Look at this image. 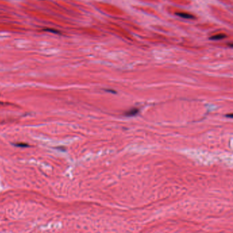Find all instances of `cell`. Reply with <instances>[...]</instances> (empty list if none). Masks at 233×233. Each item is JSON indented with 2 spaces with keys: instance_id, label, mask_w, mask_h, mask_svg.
Returning a JSON list of instances; mask_svg holds the SVG:
<instances>
[{
  "instance_id": "6da1fadb",
  "label": "cell",
  "mask_w": 233,
  "mask_h": 233,
  "mask_svg": "<svg viewBox=\"0 0 233 233\" xmlns=\"http://www.w3.org/2000/svg\"><path fill=\"white\" fill-rule=\"evenodd\" d=\"M176 15L181 18L186 19H194L196 18L193 15L189 14V13H187V12H176Z\"/></svg>"
},
{
  "instance_id": "7a4b0ae2",
  "label": "cell",
  "mask_w": 233,
  "mask_h": 233,
  "mask_svg": "<svg viewBox=\"0 0 233 233\" xmlns=\"http://www.w3.org/2000/svg\"><path fill=\"white\" fill-rule=\"evenodd\" d=\"M226 37H227V36L224 34H219L210 37V39L213 40H219L224 39V38Z\"/></svg>"
},
{
  "instance_id": "3957f363",
  "label": "cell",
  "mask_w": 233,
  "mask_h": 233,
  "mask_svg": "<svg viewBox=\"0 0 233 233\" xmlns=\"http://www.w3.org/2000/svg\"><path fill=\"white\" fill-rule=\"evenodd\" d=\"M139 112V109H136V108H133L130 110H129L128 112H125V115L127 116H135Z\"/></svg>"
},
{
  "instance_id": "277c9868",
  "label": "cell",
  "mask_w": 233,
  "mask_h": 233,
  "mask_svg": "<svg viewBox=\"0 0 233 233\" xmlns=\"http://www.w3.org/2000/svg\"><path fill=\"white\" fill-rule=\"evenodd\" d=\"M43 30L45 31V32H52V33H53V34H60L59 31H57L56 30H54V29H52V28H46V29H44Z\"/></svg>"
},
{
  "instance_id": "5b68a950",
  "label": "cell",
  "mask_w": 233,
  "mask_h": 233,
  "mask_svg": "<svg viewBox=\"0 0 233 233\" xmlns=\"http://www.w3.org/2000/svg\"><path fill=\"white\" fill-rule=\"evenodd\" d=\"M17 146H23V147H25V146H28V145L27 144H17Z\"/></svg>"
},
{
  "instance_id": "8992f818",
  "label": "cell",
  "mask_w": 233,
  "mask_h": 233,
  "mask_svg": "<svg viewBox=\"0 0 233 233\" xmlns=\"http://www.w3.org/2000/svg\"><path fill=\"white\" fill-rule=\"evenodd\" d=\"M226 116H227V117H231V118H232V114H230V115H227Z\"/></svg>"
}]
</instances>
